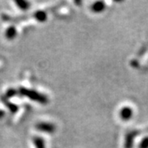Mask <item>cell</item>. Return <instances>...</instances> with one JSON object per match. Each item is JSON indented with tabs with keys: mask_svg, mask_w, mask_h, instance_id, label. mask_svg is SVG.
<instances>
[{
	"mask_svg": "<svg viewBox=\"0 0 148 148\" xmlns=\"http://www.w3.org/2000/svg\"><path fill=\"white\" fill-rule=\"evenodd\" d=\"M106 9V3L104 2H95L91 6V10L94 12H101Z\"/></svg>",
	"mask_w": 148,
	"mask_h": 148,
	"instance_id": "3",
	"label": "cell"
},
{
	"mask_svg": "<svg viewBox=\"0 0 148 148\" xmlns=\"http://www.w3.org/2000/svg\"><path fill=\"white\" fill-rule=\"evenodd\" d=\"M16 35V31L14 28H9L8 31H7V36L8 38H12Z\"/></svg>",
	"mask_w": 148,
	"mask_h": 148,
	"instance_id": "6",
	"label": "cell"
},
{
	"mask_svg": "<svg viewBox=\"0 0 148 148\" xmlns=\"http://www.w3.org/2000/svg\"><path fill=\"white\" fill-rule=\"evenodd\" d=\"M38 128L40 130H42V131H45L47 132H53L54 127H53L52 124H49V123H40L38 125Z\"/></svg>",
	"mask_w": 148,
	"mask_h": 148,
	"instance_id": "4",
	"label": "cell"
},
{
	"mask_svg": "<svg viewBox=\"0 0 148 148\" xmlns=\"http://www.w3.org/2000/svg\"><path fill=\"white\" fill-rule=\"evenodd\" d=\"M133 115V110L131 107L125 106L123 108H122L119 111V117L123 121H128L132 119Z\"/></svg>",
	"mask_w": 148,
	"mask_h": 148,
	"instance_id": "2",
	"label": "cell"
},
{
	"mask_svg": "<svg viewBox=\"0 0 148 148\" xmlns=\"http://www.w3.org/2000/svg\"><path fill=\"white\" fill-rule=\"evenodd\" d=\"M36 17L39 20H40V21H45V12H38L36 14Z\"/></svg>",
	"mask_w": 148,
	"mask_h": 148,
	"instance_id": "7",
	"label": "cell"
},
{
	"mask_svg": "<svg viewBox=\"0 0 148 148\" xmlns=\"http://www.w3.org/2000/svg\"><path fill=\"white\" fill-rule=\"evenodd\" d=\"M142 131H137L133 130L131 132H127L125 136V141H124V147L125 148H132L133 147V143H134V139L135 138L139 135Z\"/></svg>",
	"mask_w": 148,
	"mask_h": 148,
	"instance_id": "1",
	"label": "cell"
},
{
	"mask_svg": "<svg viewBox=\"0 0 148 148\" xmlns=\"http://www.w3.org/2000/svg\"><path fill=\"white\" fill-rule=\"evenodd\" d=\"M138 148H148V136L145 137L140 142L138 145Z\"/></svg>",
	"mask_w": 148,
	"mask_h": 148,
	"instance_id": "5",
	"label": "cell"
}]
</instances>
